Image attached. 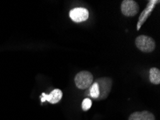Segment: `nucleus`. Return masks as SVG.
I'll use <instances>...</instances> for the list:
<instances>
[{
  "instance_id": "nucleus-3",
  "label": "nucleus",
  "mask_w": 160,
  "mask_h": 120,
  "mask_svg": "<svg viewBox=\"0 0 160 120\" xmlns=\"http://www.w3.org/2000/svg\"><path fill=\"white\" fill-rule=\"evenodd\" d=\"M121 10L127 17L135 16L139 10V4L134 0H123L121 5Z\"/></svg>"
},
{
  "instance_id": "nucleus-10",
  "label": "nucleus",
  "mask_w": 160,
  "mask_h": 120,
  "mask_svg": "<svg viewBox=\"0 0 160 120\" xmlns=\"http://www.w3.org/2000/svg\"><path fill=\"white\" fill-rule=\"evenodd\" d=\"M90 95L93 99H98L99 95H100V91H99L98 85L96 82L91 86V89H90Z\"/></svg>"
},
{
  "instance_id": "nucleus-4",
  "label": "nucleus",
  "mask_w": 160,
  "mask_h": 120,
  "mask_svg": "<svg viewBox=\"0 0 160 120\" xmlns=\"http://www.w3.org/2000/svg\"><path fill=\"white\" fill-rule=\"evenodd\" d=\"M69 15L73 22L81 23L88 19L89 12L88 9L83 7H76L70 11Z\"/></svg>"
},
{
  "instance_id": "nucleus-5",
  "label": "nucleus",
  "mask_w": 160,
  "mask_h": 120,
  "mask_svg": "<svg viewBox=\"0 0 160 120\" xmlns=\"http://www.w3.org/2000/svg\"><path fill=\"white\" fill-rule=\"evenodd\" d=\"M96 82L98 85L99 91H100V95H99L98 99H105V98L107 97L108 93L111 91V80L110 78H101L97 80Z\"/></svg>"
},
{
  "instance_id": "nucleus-9",
  "label": "nucleus",
  "mask_w": 160,
  "mask_h": 120,
  "mask_svg": "<svg viewBox=\"0 0 160 120\" xmlns=\"http://www.w3.org/2000/svg\"><path fill=\"white\" fill-rule=\"evenodd\" d=\"M149 80L152 84H160V71L158 68H152L149 70Z\"/></svg>"
},
{
  "instance_id": "nucleus-6",
  "label": "nucleus",
  "mask_w": 160,
  "mask_h": 120,
  "mask_svg": "<svg viewBox=\"0 0 160 120\" xmlns=\"http://www.w3.org/2000/svg\"><path fill=\"white\" fill-rule=\"evenodd\" d=\"M42 98L41 99V102H44L45 101L49 102L51 104H57L61 100L62 97V92L60 89H54L51 91L50 94H45L43 93L42 94Z\"/></svg>"
},
{
  "instance_id": "nucleus-1",
  "label": "nucleus",
  "mask_w": 160,
  "mask_h": 120,
  "mask_svg": "<svg viewBox=\"0 0 160 120\" xmlns=\"http://www.w3.org/2000/svg\"><path fill=\"white\" fill-rule=\"evenodd\" d=\"M135 43L137 48H139L144 53H151L156 47V43L154 39L147 35H140L137 37Z\"/></svg>"
},
{
  "instance_id": "nucleus-8",
  "label": "nucleus",
  "mask_w": 160,
  "mask_h": 120,
  "mask_svg": "<svg viewBox=\"0 0 160 120\" xmlns=\"http://www.w3.org/2000/svg\"><path fill=\"white\" fill-rule=\"evenodd\" d=\"M156 2H157L156 1L149 2V3L148 4L146 9H145L144 11H143V12L142 13V15L139 18V22L138 23V24H137V30H139L140 28H141L142 24L144 23L145 21H146V19H147L148 16H149V14H151V12L152 11V9H154V4H156Z\"/></svg>"
},
{
  "instance_id": "nucleus-11",
  "label": "nucleus",
  "mask_w": 160,
  "mask_h": 120,
  "mask_svg": "<svg viewBox=\"0 0 160 120\" xmlns=\"http://www.w3.org/2000/svg\"><path fill=\"white\" fill-rule=\"evenodd\" d=\"M92 106V102L91 100L87 98V99H85L83 103H82V109H83V111H88L90 109Z\"/></svg>"
},
{
  "instance_id": "nucleus-2",
  "label": "nucleus",
  "mask_w": 160,
  "mask_h": 120,
  "mask_svg": "<svg viewBox=\"0 0 160 120\" xmlns=\"http://www.w3.org/2000/svg\"><path fill=\"white\" fill-rule=\"evenodd\" d=\"M93 75L87 70H82L75 77L76 86L80 89H88L93 84Z\"/></svg>"
},
{
  "instance_id": "nucleus-7",
  "label": "nucleus",
  "mask_w": 160,
  "mask_h": 120,
  "mask_svg": "<svg viewBox=\"0 0 160 120\" xmlns=\"http://www.w3.org/2000/svg\"><path fill=\"white\" fill-rule=\"evenodd\" d=\"M128 120H155L154 114L148 111L135 112L128 117Z\"/></svg>"
}]
</instances>
